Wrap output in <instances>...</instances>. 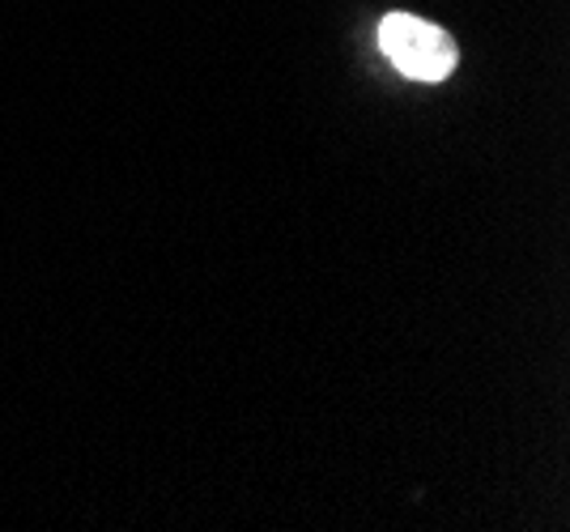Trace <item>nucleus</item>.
Masks as SVG:
<instances>
[{
  "label": "nucleus",
  "mask_w": 570,
  "mask_h": 532,
  "mask_svg": "<svg viewBox=\"0 0 570 532\" xmlns=\"http://www.w3.org/2000/svg\"><path fill=\"white\" fill-rule=\"evenodd\" d=\"M380 48L396 73L413 81H448L455 73V39L417 13H387L380 22Z\"/></svg>",
  "instance_id": "obj_1"
}]
</instances>
